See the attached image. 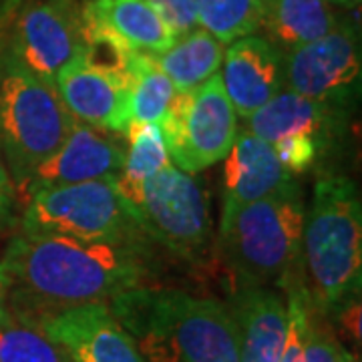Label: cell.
I'll return each mask as SVG.
<instances>
[{
    "instance_id": "1",
    "label": "cell",
    "mask_w": 362,
    "mask_h": 362,
    "mask_svg": "<svg viewBox=\"0 0 362 362\" xmlns=\"http://www.w3.org/2000/svg\"><path fill=\"white\" fill-rule=\"evenodd\" d=\"M131 250L123 244L23 232L2 259L11 276L8 308L35 320L69 306L109 302L141 286L145 270Z\"/></svg>"
},
{
    "instance_id": "2",
    "label": "cell",
    "mask_w": 362,
    "mask_h": 362,
    "mask_svg": "<svg viewBox=\"0 0 362 362\" xmlns=\"http://www.w3.org/2000/svg\"><path fill=\"white\" fill-rule=\"evenodd\" d=\"M147 362H240L228 306L173 288H129L109 302Z\"/></svg>"
},
{
    "instance_id": "3",
    "label": "cell",
    "mask_w": 362,
    "mask_h": 362,
    "mask_svg": "<svg viewBox=\"0 0 362 362\" xmlns=\"http://www.w3.org/2000/svg\"><path fill=\"white\" fill-rule=\"evenodd\" d=\"M302 262L312 308L337 312L358 298L362 280V204L356 183L344 175L316 181L304 214Z\"/></svg>"
},
{
    "instance_id": "4",
    "label": "cell",
    "mask_w": 362,
    "mask_h": 362,
    "mask_svg": "<svg viewBox=\"0 0 362 362\" xmlns=\"http://www.w3.org/2000/svg\"><path fill=\"white\" fill-rule=\"evenodd\" d=\"M304 214L296 181L258 202L221 207L218 250L240 284H286L302 262Z\"/></svg>"
},
{
    "instance_id": "5",
    "label": "cell",
    "mask_w": 362,
    "mask_h": 362,
    "mask_svg": "<svg viewBox=\"0 0 362 362\" xmlns=\"http://www.w3.org/2000/svg\"><path fill=\"white\" fill-rule=\"evenodd\" d=\"M73 121L57 90L8 57L0 77V145L18 183L63 145Z\"/></svg>"
},
{
    "instance_id": "6",
    "label": "cell",
    "mask_w": 362,
    "mask_h": 362,
    "mask_svg": "<svg viewBox=\"0 0 362 362\" xmlns=\"http://www.w3.org/2000/svg\"><path fill=\"white\" fill-rule=\"evenodd\" d=\"M23 232L123 246L141 233L115 187V177L33 192Z\"/></svg>"
},
{
    "instance_id": "7",
    "label": "cell",
    "mask_w": 362,
    "mask_h": 362,
    "mask_svg": "<svg viewBox=\"0 0 362 362\" xmlns=\"http://www.w3.org/2000/svg\"><path fill=\"white\" fill-rule=\"evenodd\" d=\"M139 232L185 259H199L211 242L209 199L202 181L173 163L129 192H119Z\"/></svg>"
},
{
    "instance_id": "8",
    "label": "cell",
    "mask_w": 362,
    "mask_h": 362,
    "mask_svg": "<svg viewBox=\"0 0 362 362\" xmlns=\"http://www.w3.org/2000/svg\"><path fill=\"white\" fill-rule=\"evenodd\" d=\"M159 129L171 163L185 173H199L228 156L238 135V113L220 73L195 89L177 93Z\"/></svg>"
},
{
    "instance_id": "9",
    "label": "cell",
    "mask_w": 362,
    "mask_h": 362,
    "mask_svg": "<svg viewBox=\"0 0 362 362\" xmlns=\"http://www.w3.org/2000/svg\"><path fill=\"white\" fill-rule=\"evenodd\" d=\"M361 39L338 23L320 39L282 52L284 87L330 107L350 103L361 87Z\"/></svg>"
},
{
    "instance_id": "10",
    "label": "cell",
    "mask_w": 362,
    "mask_h": 362,
    "mask_svg": "<svg viewBox=\"0 0 362 362\" xmlns=\"http://www.w3.org/2000/svg\"><path fill=\"white\" fill-rule=\"evenodd\" d=\"M83 49V21L69 0L30 2L16 18L11 59L49 87Z\"/></svg>"
},
{
    "instance_id": "11",
    "label": "cell",
    "mask_w": 362,
    "mask_h": 362,
    "mask_svg": "<svg viewBox=\"0 0 362 362\" xmlns=\"http://www.w3.org/2000/svg\"><path fill=\"white\" fill-rule=\"evenodd\" d=\"M35 322L71 362H147L107 302L47 312Z\"/></svg>"
},
{
    "instance_id": "12",
    "label": "cell",
    "mask_w": 362,
    "mask_h": 362,
    "mask_svg": "<svg viewBox=\"0 0 362 362\" xmlns=\"http://www.w3.org/2000/svg\"><path fill=\"white\" fill-rule=\"evenodd\" d=\"M57 90L69 115L93 129L127 133L131 125L127 78L90 65L81 54L57 75Z\"/></svg>"
},
{
    "instance_id": "13",
    "label": "cell",
    "mask_w": 362,
    "mask_h": 362,
    "mask_svg": "<svg viewBox=\"0 0 362 362\" xmlns=\"http://www.w3.org/2000/svg\"><path fill=\"white\" fill-rule=\"evenodd\" d=\"M123 161L125 149L119 143L85 123L73 121L63 145L35 169L25 187L33 194L49 187L113 180L123 168Z\"/></svg>"
},
{
    "instance_id": "14",
    "label": "cell",
    "mask_w": 362,
    "mask_h": 362,
    "mask_svg": "<svg viewBox=\"0 0 362 362\" xmlns=\"http://www.w3.org/2000/svg\"><path fill=\"white\" fill-rule=\"evenodd\" d=\"M220 77L238 117L246 119L284 89L282 52L264 37H242L230 42Z\"/></svg>"
},
{
    "instance_id": "15",
    "label": "cell",
    "mask_w": 362,
    "mask_h": 362,
    "mask_svg": "<svg viewBox=\"0 0 362 362\" xmlns=\"http://www.w3.org/2000/svg\"><path fill=\"white\" fill-rule=\"evenodd\" d=\"M238 337L240 362H276L288 330L286 302L268 286H240L226 304Z\"/></svg>"
},
{
    "instance_id": "16",
    "label": "cell",
    "mask_w": 362,
    "mask_h": 362,
    "mask_svg": "<svg viewBox=\"0 0 362 362\" xmlns=\"http://www.w3.org/2000/svg\"><path fill=\"white\" fill-rule=\"evenodd\" d=\"M223 161V206H242L278 194L294 183L270 143L247 129L238 131Z\"/></svg>"
},
{
    "instance_id": "17",
    "label": "cell",
    "mask_w": 362,
    "mask_h": 362,
    "mask_svg": "<svg viewBox=\"0 0 362 362\" xmlns=\"http://www.w3.org/2000/svg\"><path fill=\"white\" fill-rule=\"evenodd\" d=\"M81 18L107 30L131 51L149 57L168 51L177 40L147 0H89Z\"/></svg>"
},
{
    "instance_id": "18",
    "label": "cell",
    "mask_w": 362,
    "mask_h": 362,
    "mask_svg": "<svg viewBox=\"0 0 362 362\" xmlns=\"http://www.w3.org/2000/svg\"><path fill=\"white\" fill-rule=\"evenodd\" d=\"M334 113L337 107L282 89L244 121L250 133L270 145L294 137H308L324 145L334 125Z\"/></svg>"
},
{
    "instance_id": "19",
    "label": "cell",
    "mask_w": 362,
    "mask_h": 362,
    "mask_svg": "<svg viewBox=\"0 0 362 362\" xmlns=\"http://www.w3.org/2000/svg\"><path fill=\"white\" fill-rule=\"evenodd\" d=\"M338 23L328 0H264L258 30L278 51L288 52L320 39Z\"/></svg>"
},
{
    "instance_id": "20",
    "label": "cell",
    "mask_w": 362,
    "mask_h": 362,
    "mask_svg": "<svg viewBox=\"0 0 362 362\" xmlns=\"http://www.w3.org/2000/svg\"><path fill=\"white\" fill-rule=\"evenodd\" d=\"M223 47L226 45L211 33L197 26L177 37L168 51L153 54L151 59L168 75L177 93H187L220 73L226 54Z\"/></svg>"
},
{
    "instance_id": "21",
    "label": "cell",
    "mask_w": 362,
    "mask_h": 362,
    "mask_svg": "<svg viewBox=\"0 0 362 362\" xmlns=\"http://www.w3.org/2000/svg\"><path fill=\"white\" fill-rule=\"evenodd\" d=\"M131 123L159 125L177 90L157 63L143 52H133L127 65Z\"/></svg>"
},
{
    "instance_id": "22",
    "label": "cell",
    "mask_w": 362,
    "mask_h": 362,
    "mask_svg": "<svg viewBox=\"0 0 362 362\" xmlns=\"http://www.w3.org/2000/svg\"><path fill=\"white\" fill-rule=\"evenodd\" d=\"M125 135L129 137V147L125 151L123 168L115 177V187L119 192L139 187L171 163L159 125L131 123Z\"/></svg>"
},
{
    "instance_id": "23",
    "label": "cell",
    "mask_w": 362,
    "mask_h": 362,
    "mask_svg": "<svg viewBox=\"0 0 362 362\" xmlns=\"http://www.w3.org/2000/svg\"><path fill=\"white\" fill-rule=\"evenodd\" d=\"M0 362H71L39 324L14 310L0 320Z\"/></svg>"
},
{
    "instance_id": "24",
    "label": "cell",
    "mask_w": 362,
    "mask_h": 362,
    "mask_svg": "<svg viewBox=\"0 0 362 362\" xmlns=\"http://www.w3.org/2000/svg\"><path fill=\"white\" fill-rule=\"evenodd\" d=\"M195 4L199 26L223 45L256 35L264 8V0H195Z\"/></svg>"
},
{
    "instance_id": "25",
    "label": "cell",
    "mask_w": 362,
    "mask_h": 362,
    "mask_svg": "<svg viewBox=\"0 0 362 362\" xmlns=\"http://www.w3.org/2000/svg\"><path fill=\"white\" fill-rule=\"evenodd\" d=\"M288 330L276 362H302L312 320V304L304 288H288Z\"/></svg>"
},
{
    "instance_id": "26",
    "label": "cell",
    "mask_w": 362,
    "mask_h": 362,
    "mask_svg": "<svg viewBox=\"0 0 362 362\" xmlns=\"http://www.w3.org/2000/svg\"><path fill=\"white\" fill-rule=\"evenodd\" d=\"M274 151L278 153L280 161L284 163V168L292 173H300L304 169H308L316 161V157L320 156L322 145L308 137H294V139H284L272 145Z\"/></svg>"
},
{
    "instance_id": "27",
    "label": "cell",
    "mask_w": 362,
    "mask_h": 362,
    "mask_svg": "<svg viewBox=\"0 0 362 362\" xmlns=\"http://www.w3.org/2000/svg\"><path fill=\"white\" fill-rule=\"evenodd\" d=\"M147 2L156 8L177 37L199 26L195 0H147Z\"/></svg>"
},
{
    "instance_id": "28",
    "label": "cell",
    "mask_w": 362,
    "mask_h": 362,
    "mask_svg": "<svg viewBox=\"0 0 362 362\" xmlns=\"http://www.w3.org/2000/svg\"><path fill=\"white\" fill-rule=\"evenodd\" d=\"M349 350L344 349L337 338L322 332L314 320H310V332L304 346L302 362H338Z\"/></svg>"
},
{
    "instance_id": "29",
    "label": "cell",
    "mask_w": 362,
    "mask_h": 362,
    "mask_svg": "<svg viewBox=\"0 0 362 362\" xmlns=\"http://www.w3.org/2000/svg\"><path fill=\"white\" fill-rule=\"evenodd\" d=\"M332 314H337L340 330L358 346L361 344V300L352 298V300H349L346 304H342Z\"/></svg>"
},
{
    "instance_id": "30",
    "label": "cell",
    "mask_w": 362,
    "mask_h": 362,
    "mask_svg": "<svg viewBox=\"0 0 362 362\" xmlns=\"http://www.w3.org/2000/svg\"><path fill=\"white\" fill-rule=\"evenodd\" d=\"M11 204H13V180L0 159V220L8 214Z\"/></svg>"
},
{
    "instance_id": "31",
    "label": "cell",
    "mask_w": 362,
    "mask_h": 362,
    "mask_svg": "<svg viewBox=\"0 0 362 362\" xmlns=\"http://www.w3.org/2000/svg\"><path fill=\"white\" fill-rule=\"evenodd\" d=\"M8 294H11V276L6 272L4 262H0V320L8 310Z\"/></svg>"
},
{
    "instance_id": "32",
    "label": "cell",
    "mask_w": 362,
    "mask_h": 362,
    "mask_svg": "<svg viewBox=\"0 0 362 362\" xmlns=\"http://www.w3.org/2000/svg\"><path fill=\"white\" fill-rule=\"evenodd\" d=\"M332 6H342V8H358L362 0H328Z\"/></svg>"
},
{
    "instance_id": "33",
    "label": "cell",
    "mask_w": 362,
    "mask_h": 362,
    "mask_svg": "<svg viewBox=\"0 0 362 362\" xmlns=\"http://www.w3.org/2000/svg\"><path fill=\"white\" fill-rule=\"evenodd\" d=\"M2 45H4V23L0 18V61H2Z\"/></svg>"
},
{
    "instance_id": "34",
    "label": "cell",
    "mask_w": 362,
    "mask_h": 362,
    "mask_svg": "<svg viewBox=\"0 0 362 362\" xmlns=\"http://www.w3.org/2000/svg\"><path fill=\"white\" fill-rule=\"evenodd\" d=\"M338 362H354V356H352V352H346V354H344V356H342V358H340Z\"/></svg>"
}]
</instances>
